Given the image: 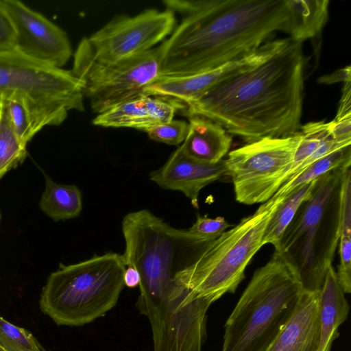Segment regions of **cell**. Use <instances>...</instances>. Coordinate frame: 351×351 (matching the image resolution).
<instances>
[{"label": "cell", "mask_w": 351, "mask_h": 351, "mask_svg": "<svg viewBox=\"0 0 351 351\" xmlns=\"http://www.w3.org/2000/svg\"><path fill=\"white\" fill-rule=\"evenodd\" d=\"M125 269L123 255L114 252L60 264L42 289L40 310L59 326L90 323L116 305L125 286Z\"/></svg>", "instance_id": "4"}, {"label": "cell", "mask_w": 351, "mask_h": 351, "mask_svg": "<svg viewBox=\"0 0 351 351\" xmlns=\"http://www.w3.org/2000/svg\"><path fill=\"white\" fill-rule=\"evenodd\" d=\"M226 175L225 160L208 164L192 159L178 147L165 164L149 174V178L165 189L183 193L195 208H198L200 191Z\"/></svg>", "instance_id": "14"}, {"label": "cell", "mask_w": 351, "mask_h": 351, "mask_svg": "<svg viewBox=\"0 0 351 351\" xmlns=\"http://www.w3.org/2000/svg\"><path fill=\"white\" fill-rule=\"evenodd\" d=\"M339 228L340 236H351L350 167L344 169L341 177L339 195Z\"/></svg>", "instance_id": "27"}, {"label": "cell", "mask_w": 351, "mask_h": 351, "mask_svg": "<svg viewBox=\"0 0 351 351\" xmlns=\"http://www.w3.org/2000/svg\"><path fill=\"white\" fill-rule=\"evenodd\" d=\"M0 351H8L7 350H5L3 347H2L1 345H0Z\"/></svg>", "instance_id": "35"}, {"label": "cell", "mask_w": 351, "mask_h": 351, "mask_svg": "<svg viewBox=\"0 0 351 351\" xmlns=\"http://www.w3.org/2000/svg\"><path fill=\"white\" fill-rule=\"evenodd\" d=\"M171 10L147 8L133 16L112 18L86 37L95 56L115 62L147 51L171 35L176 25Z\"/></svg>", "instance_id": "11"}, {"label": "cell", "mask_w": 351, "mask_h": 351, "mask_svg": "<svg viewBox=\"0 0 351 351\" xmlns=\"http://www.w3.org/2000/svg\"><path fill=\"white\" fill-rule=\"evenodd\" d=\"M147 95L123 101L97 114L92 123L104 128H128L145 132L154 125L147 110Z\"/></svg>", "instance_id": "20"}, {"label": "cell", "mask_w": 351, "mask_h": 351, "mask_svg": "<svg viewBox=\"0 0 351 351\" xmlns=\"http://www.w3.org/2000/svg\"><path fill=\"white\" fill-rule=\"evenodd\" d=\"M180 16L163 41L160 76L206 72L247 56L287 32V0H164Z\"/></svg>", "instance_id": "1"}, {"label": "cell", "mask_w": 351, "mask_h": 351, "mask_svg": "<svg viewBox=\"0 0 351 351\" xmlns=\"http://www.w3.org/2000/svg\"><path fill=\"white\" fill-rule=\"evenodd\" d=\"M84 99L81 82L71 71L16 49L0 51V101L19 99L32 110L68 114L83 111Z\"/></svg>", "instance_id": "9"}, {"label": "cell", "mask_w": 351, "mask_h": 351, "mask_svg": "<svg viewBox=\"0 0 351 351\" xmlns=\"http://www.w3.org/2000/svg\"><path fill=\"white\" fill-rule=\"evenodd\" d=\"M187 135L180 146L183 153L195 160L215 164L228 152L232 138L221 125L199 116L188 117Z\"/></svg>", "instance_id": "16"}, {"label": "cell", "mask_w": 351, "mask_h": 351, "mask_svg": "<svg viewBox=\"0 0 351 351\" xmlns=\"http://www.w3.org/2000/svg\"><path fill=\"white\" fill-rule=\"evenodd\" d=\"M349 164H351L350 145L337 149L315 160L293 178L282 184L272 197L282 200L300 186Z\"/></svg>", "instance_id": "22"}, {"label": "cell", "mask_w": 351, "mask_h": 351, "mask_svg": "<svg viewBox=\"0 0 351 351\" xmlns=\"http://www.w3.org/2000/svg\"><path fill=\"white\" fill-rule=\"evenodd\" d=\"M304 68L302 42L289 37L271 58L219 82L181 112L209 119L247 143L293 136L300 126Z\"/></svg>", "instance_id": "2"}, {"label": "cell", "mask_w": 351, "mask_h": 351, "mask_svg": "<svg viewBox=\"0 0 351 351\" xmlns=\"http://www.w3.org/2000/svg\"><path fill=\"white\" fill-rule=\"evenodd\" d=\"M351 82L344 84L339 106L334 119H341L351 117Z\"/></svg>", "instance_id": "33"}, {"label": "cell", "mask_w": 351, "mask_h": 351, "mask_svg": "<svg viewBox=\"0 0 351 351\" xmlns=\"http://www.w3.org/2000/svg\"><path fill=\"white\" fill-rule=\"evenodd\" d=\"M39 206L56 221L75 218L82 209V194L75 185L59 184L45 176V189Z\"/></svg>", "instance_id": "19"}, {"label": "cell", "mask_w": 351, "mask_h": 351, "mask_svg": "<svg viewBox=\"0 0 351 351\" xmlns=\"http://www.w3.org/2000/svg\"><path fill=\"white\" fill-rule=\"evenodd\" d=\"M189 124L184 120L173 119L154 125L145 131L149 138L168 145H178L186 138Z\"/></svg>", "instance_id": "26"}, {"label": "cell", "mask_w": 351, "mask_h": 351, "mask_svg": "<svg viewBox=\"0 0 351 351\" xmlns=\"http://www.w3.org/2000/svg\"><path fill=\"white\" fill-rule=\"evenodd\" d=\"M317 179L300 186L280 201L267 222L263 236V245L269 243L274 245L275 251L279 249L285 230L302 204L311 196Z\"/></svg>", "instance_id": "21"}, {"label": "cell", "mask_w": 351, "mask_h": 351, "mask_svg": "<svg viewBox=\"0 0 351 351\" xmlns=\"http://www.w3.org/2000/svg\"><path fill=\"white\" fill-rule=\"evenodd\" d=\"M318 83L324 84H332L337 82H351V68L348 65L343 68L333 71L330 74L321 76L317 80Z\"/></svg>", "instance_id": "32"}, {"label": "cell", "mask_w": 351, "mask_h": 351, "mask_svg": "<svg viewBox=\"0 0 351 351\" xmlns=\"http://www.w3.org/2000/svg\"><path fill=\"white\" fill-rule=\"evenodd\" d=\"M15 33V49L62 68L73 55L65 31L18 0H1Z\"/></svg>", "instance_id": "12"}, {"label": "cell", "mask_w": 351, "mask_h": 351, "mask_svg": "<svg viewBox=\"0 0 351 351\" xmlns=\"http://www.w3.org/2000/svg\"><path fill=\"white\" fill-rule=\"evenodd\" d=\"M320 291L303 290L293 314L265 351H317Z\"/></svg>", "instance_id": "15"}, {"label": "cell", "mask_w": 351, "mask_h": 351, "mask_svg": "<svg viewBox=\"0 0 351 351\" xmlns=\"http://www.w3.org/2000/svg\"><path fill=\"white\" fill-rule=\"evenodd\" d=\"M0 345L8 351H43L31 332L8 322L1 315Z\"/></svg>", "instance_id": "25"}, {"label": "cell", "mask_w": 351, "mask_h": 351, "mask_svg": "<svg viewBox=\"0 0 351 351\" xmlns=\"http://www.w3.org/2000/svg\"><path fill=\"white\" fill-rule=\"evenodd\" d=\"M349 305L332 265L329 266L320 291V334L317 351H330L339 335V326L347 319Z\"/></svg>", "instance_id": "17"}, {"label": "cell", "mask_w": 351, "mask_h": 351, "mask_svg": "<svg viewBox=\"0 0 351 351\" xmlns=\"http://www.w3.org/2000/svg\"><path fill=\"white\" fill-rule=\"evenodd\" d=\"M330 136L336 142L350 145L351 144V117L333 119L328 123Z\"/></svg>", "instance_id": "31"}, {"label": "cell", "mask_w": 351, "mask_h": 351, "mask_svg": "<svg viewBox=\"0 0 351 351\" xmlns=\"http://www.w3.org/2000/svg\"><path fill=\"white\" fill-rule=\"evenodd\" d=\"M124 285L130 288L139 286L141 276L136 269L133 267H128L125 269L123 274Z\"/></svg>", "instance_id": "34"}, {"label": "cell", "mask_w": 351, "mask_h": 351, "mask_svg": "<svg viewBox=\"0 0 351 351\" xmlns=\"http://www.w3.org/2000/svg\"><path fill=\"white\" fill-rule=\"evenodd\" d=\"M280 201L270 198L214 240L184 283L197 296L213 302L226 293H234L245 277L249 262L263 246L265 229Z\"/></svg>", "instance_id": "7"}, {"label": "cell", "mask_w": 351, "mask_h": 351, "mask_svg": "<svg viewBox=\"0 0 351 351\" xmlns=\"http://www.w3.org/2000/svg\"><path fill=\"white\" fill-rule=\"evenodd\" d=\"M343 165L319 177L285 230L279 249L298 269L303 290L320 291L339 240V195Z\"/></svg>", "instance_id": "5"}, {"label": "cell", "mask_w": 351, "mask_h": 351, "mask_svg": "<svg viewBox=\"0 0 351 351\" xmlns=\"http://www.w3.org/2000/svg\"><path fill=\"white\" fill-rule=\"evenodd\" d=\"M340 264L337 277L344 293L351 292V236L339 237Z\"/></svg>", "instance_id": "29"}, {"label": "cell", "mask_w": 351, "mask_h": 351, "mask_svg": "<svg viewBox=\"0 0 351 351\" xmlns=\"http://www.w3.org/2000/svg\"><path fill=\"white\" fill-rule=\"evenodd\" d=\"M303 287L281 252L256 270L225 326L221 351H265L293 313Z\"/></svg>", "instance_id": "3"}, {"label": "cell", "mask_w": 351, "mask_h": 351, "mask_svg": "<svg viewBox=\"0 0 351 351\" xmlns=\"http://www.w3.org/2000/svg\"><path fill=\"white\" fill-rule=\"evenodd\" d=\"M163 42L154 48L115 62H105L93 53L86 37L73 53V75L82 84L93 111L103 112L130 99L144 95V89L160 76Z\"/></svg>", "instance_id": "8"}, {"label": "cell", "mask_w": 351, "mask_h": 351, "mask_svg": "<svg viewBox=\"0 0 351 351\" xmlns=\"http://www.w3.org/2000/svg\"><path fill=\"white\" fill-rule=\"evenodd\" d=\"M231 226L232 225L223 217L211 219L206 216H198L196 221L188 231L196 236L215 240Z\"/></svg>", "instance_id": "28"}, {"label": "cell", "mask_w": 351, "mask_h": 351, "mask_svg": "<svg viewBox=\"0 0 351 351\" xmlns=\"http://www.w3.org/2000/svg\"><path fill=\"white\" fill-rule=\"evenodd\" d=\"M122 232L124 263L138 270V287L183 282L214 241L173 228L146 209L126 215Z\"/></svg>", "instance_id": "6"}, {"label": "cell", "mask_w": 351, "mask_h": 351, "mask_svg": "<svg viewBox=\"0 0 351 351\" xmlns=\"http://www.w3.org/2000/svg\"><path fill=\"white\" fill-rule=\"evenodd\" d=\"M300 139V132L285 138L265 137L231 151L225 160L237 202L264 203L284 183Z\"/></svg>", "instance_id": "10"}, {"label": "cell", "mask_w": 351, "mask_h": 351, "mask_svg": "<svg viewBox=\"0 0 351 351\" xmlns=\"http://www.w3.org/2000/svg\"><path fill=\"white\" fill-rule=\"evenodd\" d=\"M1 211H0V222H1Z\"/></svg>", "instance_id": "36"}, {"label": "cell", "mask_w": 351, "mask_h": 351, "mask_svg": "<svg viewBox=\"0 0 351 351\" xmlns=\"http://www.w3.org/2000/svg\"><path fill=\"white\" fill-rule=\"evenodd\" d=\"M289 9L287 34L303 42L319 34L328 18V0H287Z\"/></svg>", "instance_id": "18"}, {"label": "cell", "mask_w": 351, "mask_h": 351, "mask_svg": "<svg viewBox=\"0 0 351 351\" xmlns=\"http://www.w3.org/2000/svg\"><path fill=\"white\" fill-rule=\"evenodd\" d=\"M26 145L17 137L11 123L7 105L0 101V179L23 162L27 156Z\"/></svg>", "instance_id": "23"}, {"label": "cell", "mask_w": 351, "mask_h": 351, "mask_svg": "<svg viewBox=\"0 0 351 351\" xmlns=\"http://www.w3.org/2000/svg\"><path fill=\"white\" fill-rule=\"evenodd\" d=\"M15 49V33L0 0V51Z\"/></svg>", "instance_id": "30"}, {"label": "cell", "mask_w": 351, "mask_h": 351, "mask_svg": "<svg viewBox=\"0 0 351 351\" xmlns=\"http://www.w3.org/2000/svg\"><path fill=\"white\" fill-rule=\"evenodd\" d=\"M281 47L278 40H270L247 56L206 72L183 76H160L144 89V94L176 100L186 105L223 80L271 58Z\"/></svg>", "instance_id": "13"}, {"label": "cell", "mask_w": 351, "mask_h": 351, "mask_svg": "<svg viewBox=\"0 0 351 351\" xmlns=\"http://www.w3.org/2000/svg\"><path fill=\"white\" fill-rule=\"evenodd\" d=\"M300 139L296 148L292 165L285 182L291 180L302 164L330 137L328 123L310 122L301 127Z\"/></svg>", "instance_id": "24"}]
</instances>
